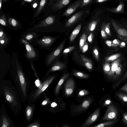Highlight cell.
I'll return each instance as SVG.
<instances>
[{"label": "cell", "mask_w": 127, "mask_h": 127, "mask_svg": "<svg viewBox=\"0 0 127 127\" xmlns=\"http://www.w3.org/2000/svg\"><path fill=\"white\" fill-rule=\"evenodd\" d=\"M107 110L102 119V120H117L119 116V111L116 106L111 104L107 106Z\"/></svg>", "instance_id": "obj_1"}, {"label": "cell", "mask_w": 127, "mask_h": 127, "mask_svg": "<svg viewBox=\"0 0 127 127\" xmlns=\"http://www.w3.org/2000/svg\"><path fill=\"white\" fill-rule=\"evenodd\" d=\"M111 22L118 37L127 43V30L113 19L111 20Z\"/></svg>", "instance_id": "obj_2"}, {"label": "cell", "mask_w": 127, "mask_h": 127, "mask_svg": "<svg viewBox=\"0 0 127 127\" xmlns=\"http://www.w3.org/2000/svg\"><path fill=\"white\" fill-rule=\"evenodd\" d=\"M65 42L64 40L54 51L46 57L45 63L46 65H50L59 55L62 50Z\"/></svg>", "instance_id": "obj_3"}, {"label": "cell", "mask_w": 127, "mask_h": 127, "mask_svg": "<svg viewBox=\"0 0 127 127\" xmlns=\"http://www.w3.org/2000/svg\"><path fill=\"white\" fill-rule=\"evenodd\" d=\"M17 73L20 82V84L23 94L26 96V83L21 65L18 59L16 61Z\"/></svg>", "instance_id": "obj_4"}, {"label": "cell", "mask_w": 127, "mask_h": 127, "mask_svg": "<svg viewBox=\"0 0 127 127\" xmlns=\"http://www.w3.org/2000/svg\"><path fill=\"white\" fill-rule=\"evenodd\" d=\"M55 38L49 36H44L38 39L36 44L41 48H47L52 45L56 40Z\"/></svg>", "instance_id": "obj_5"}, {"label": "cell", "mask_w": 127, "mask_h": 127, "mask_svg": "<svg viewBox=\"0 0 127 127\" xmlns=\"http://www.w3.org/2000/svg\"><path fill=\"white\" fill-rule=\"evenodd\" d=\"M20 43L24 44L25 46L27 51L25 55L26 58L31 59L36 58L37 56L36 51L29 42L25 40L22 39H21Z\"/></svg>", "instance_id": "obj_6"}, {"label": "cell", "mask_w": 127, "mask_h": 127, "mask_svg": "<svg viewBox=\"0 0 127 127\" xmlns=\"http://www.w3.org/2000/svg\"><path fill=\"white\" fill-rule=\"evenodd\" d=\"M123 56L122 55L112 62L110 70L106 75V77L107 79L111 81L118 65L123 60Z\"/></svg>", "instance_id": "obj_7"}, {"label": "cell", "mask_w": 127, "mask_h": 127, "mask_svg": "<svg viewBox=\"0 0 127 127\" xmlns=\"http://www.w3.org/2000/svg\"><path fill=\"white\" fill-rule=\"evenodd\" d=\"M55 77V76H52L48 78L43 82L34 94L33 99H34L38 96L48 87Z\"/></svg>", "instance_id": "obj_8"}, {"label": "cell", "mask_w": 127, "mask_h": 127, "mask_svg": "<svg viewBox=\"0 0 127 127\" xmlns=\"http://www.w3.org/2000/svg\"><path fill=\"white\" fill-rule=\"evenodd\" d=\"M40 36V34H38L37 32L27 31L22 34L21 39L25 40L29 42L34 41L35 42Z\"/></svg>", "instance_id": "obj_9"}, {"label": "cell", "mask_w": 127, "mask_h": 127, "mask_svg": "<svg viewBox=\"0 0 127 127\" xmlns=\"http://www.w3.org/2000/svg\"><path fill=\"white\" fill-rule=\"evenodd\" d=\"M83 0H77L69 6L65 11L62 16H68L71 15L80 6Z\"/></svg>", "instance_id": "obj_10"}, {"label": "cell", "mask_w": 127, "mask_h": 127, "mask_svg": "<svg viewBox=\"0 0 127 127\" xmlns=\"http://www.w3.org/2000/svg\"><path fill=\"white\" fill-rule=\"evenodd\" d=\"M100 112V109H97L82 125V127H87L95 122L98 118Z\"/></svg>", "instance_id": "obj_11"}, {"label": "cell", "mask_w": 127, "mask_h": 127, "mask_svg": "<svg viewBox=\"0 0 127 127\" xmlns=\"http://www.w3.org/2000/svg\"><path fill=\"white\" fill-rule=\"evenodd\" d=\"M121 63L118 66L113 76L111 81V82L117 81L120 79L124 70L126 65V62L122 64Z\"/></svg>", "instance_id": "obj_12"}, {"label": "cell", "mask_w": 127, "mask_h": 127, "mask_svg": "<svg viewBox=\"0 0 127 127\" xmlns=\"http://www.w3.org/2000/svg\"><path fill=\"white\" fill-rule=\"evenodd\" d=\"M92 101V99L88 98L84 100L79 105L77 106L74 109L75 112L77 113L82 112L88 109Z\"/></svg>", "instance_id": "obj_13"}, {"label": "cell", "mask_w": 127, "mask_h": 127, "mask_svg": "<svg viewBox=\"0 0 127 127\" xmlns=\"http://www.w3.org/2000/svg\"><path fill=\"white\" fill-rule=\"evenodd\" d=\"M84 11H81L74 14L67 20L66 23L65 27H68L74 24L81 18Z\"/></svg>", "instance_id": "obj_14"}, {"label": "cell", "mask_w": 127, "mask_h": 127, "mask_svg": "<svg viewBox=\"0 0 127 127\" xmlns=\"http://www.w3.org/2000/svg\"><path fill=\"white\" fill-rule=\"evenodd\" d=\"M75 87V82L73 80L70 79L66 82L64 86L65 94L69 96L73 93Z\"/></svg>", "instance_id": "obj_15"}, {"label": "cell", "mask_w": 127, "mask_h": 127, "mask_svg": "<svg viewBox=\"0 0 127 127\" xmlns=\"http://www.w3.org/2000/svg\"><path fill=\"white\" fill-rule=\"evenodd\" d=\"M9 39L6 32L2 28H0V47H4L7 45Z\"/></svg>", "instance_id": "obj_16"}, {"label": "cell", "mask_w": 127, "mask_h": 127, "mask_svg": "<svg viewBox=\"0 0 127 127\" xmlns=\"http://www.w3.org/2000/svg\"><path fill=\"white\" fill-rule=\"evenodd\" d=\"M71 0H59L54 4L53 9L55 10L61 9L68 5Z\"/></svg>", "instance_id": "obj_17"}, {"label": "cell", "mask_w": 127, "mask_h": 127, "mask_svg": "<svg viewBox=\"0 0 127 127\" xmlns=\"http://www.w3.org/2000/svg\"><path fill=\"white\" fill-rule=\"evenodd\" d=\"M65 66V63L59 61L55 62L50 68L49 72L64 69Z\"/></svg>", "instance_id": "obj_18"}, {"label": "cell", "mask_w": 127, "mask_h": 127, "mask_svg": "<svg viewBox=\"0 0 127 127\" xmlns=\"http://www.w3.org/2000/svg\"><path fill=\"white\" fill-rule=\"evenodd\" d=\"M69 75L68 73L64 74L62 77L58 82L56 87L55 90V93L56 94H58L60 89L64 82Z\"/></svg>", "instance_id": "obj_19"}, {"label": "cell", "mask_w": 127, "mask_h": 127, "mask_svg": "<svg viewBox=\"0 0 127 127\" xmlns=\"http://www.w3.org/2000/svg\"><path fill=\"white\" fill-rule=\"evenodd\" d=\"M124 4L123 2L121 1L117 7L108 9L107 10L114 13H123L124 12Z\"/></svg>", "instance_id": "obj_20"}, {"label": "cell", "mask_w": 127, "mask_h": 127, "mask_svg": "<svg viewBox=\"0 0 127 127\" xmlns=\"http://www.w3.org/2000/svg\"><path fill=\"white\" fill-rule=\"evenodd\" d=\"M81 24L78 25L73 31L70 36V40L71 42L73 41L79 33L81 27Z\"/></svg>", "instance_id": "obj_21"}, {"label": "cell", "mask_w": 127, "mask_h": 127, "mask_svg": "<svg viewBox=\"0 0 127 127\" xmlns=\"http://www.w3.org/2000/svg\"><path fill=\"white\" fill-rule=\"evenodd\" d=\"M118 120L108 121L101 123L94 126L95 127H109L116 124L118 122Z\"/></svg>", "instance_id": "obj_22"}, {"label": "cell", "mask_w": 127, "mask_h": 127, "mask_svg": "<svg viewBox=\"0 0 127 127\" xmlns=\"http://www.w3.org/2000/svg\"><path fill=\"white\" fill-rule=\"evenodd\" d=\"M81 56L86 67L89 70H91L93 68V65L90 60L83 55H81Z\"/></svg>", "instance_id": "obj_23"}, {"label": "cell", "mask_w": 127, "mask_h": 127, "mask_svg": "<svg viewBox=\"0 0 127 127\" xmlns=\"http://www.w3.org/2000/svg\"><path fill=\"white\" fill-rule=\"evenodd\" d=\"M121 53H117L106 57L105 59V62L110 63L116 59L122 56Z\"/></svg>", "instance_id": "obj_24"}, {"label": "cell", "mask_w": 127, "mask_h": 127, "mask_svg": "<svg viewBox=\"0 0 127 127\" xmlns=\"http://www.w3.org/2000/svg\"><path fill=\"white\" fill-rule=\"evenodd\" d=\"M116 95L122 102L127 104V94L118 92L116 93Z\"/></svg>", "instance_id": "obj_25"}, {"label": "cell", "mask_w": 127, "mask_h": 127, "mask_svg": "<svg viewBox=\"0 0 127 127\" xmlns=\"http://www.w3.org/2000/svg\"><path fill=\"white\" fill-rule=\"evenodd\" d=\"M7 100L10 103H14L15 101L13 96L7 89H5L4 91Z\"/></svg>", "instance_id": "obj_26"}, {"label": "cell", "mask_w": 127, "mask_h": 127, "mask_svg": "<svg viewBox=\"0 0 127 127\" xmlns=\"http://www.w3.org/2000/svg\"><path fill=\"white\" fill-rule=\"evenodd\" d=\"M87 37V34L84 32L83 33L79 41V46L81 50H82L83 47L85 43Z\"/></svg>", "instance_id": "obj_27"}, {"label": "cell", "mask_w": 127, "mask_h": 127, "mask_svg": "<svg viewBox=\"0 0 127 127\" xmlns=\"http://www.w3.org/2000/svg\"><path fill=\"white\" fill-rule=\"evenodd\" d=\"M98 22V20L97 19L91 21L88 26V30L91 32L93 31L95 28Z\"/></svg>", "instance_id": "obj_28"}, {"label": "cell", "mask_w": 127, "mask_h": 127, "mask_svg": "<svg viewBox=\"0 0 127 127\" xmlns=\"http://www.w3.org/2000/svg\"><path fill=\"white\" fill-rule=\"evenodd\" d=\"M47 0H41L39 4L35 14V17H36L40 13L46 2Z\"/></svg>", "instance_id": "obj_29"}, {"label": "cell", "mask_w": 127, "mask_h": 127, "mask_svg": "<svg viewBox=\"0 0 127 127\" xmlns=\"http://www.w3.org/2000/svg\"><path fill=\"white\" fill-rule=\"evenodd\" d=\"M72 74L76 77L81 78L85 79L89 77V75L87 74L78 71L74 72L72 73Z\"/></svg>", "instance_id": "obj_30"}, {"label": "cell", "mask_w": 127, "mask_h": 127, "mask_svg": "<svg viewBox=\"0 0 127 127\" xmlns=\"http://www.w3.org/2000/svg\"><path fill=\"white\" fill-rule=\"evenodd\" d=\"M8 22L9 25L14 28H17L19 25L18 22L15 19L12 18H9Z\"/></svg>", "instance_id": "obj_31"}, {"label": "cell", "mask_w": 127, "mask_h": 127, "mask_svg": "<svg viewBox=\"0 0 127 127\" xmlns=\"http://www.w3.org/2000/svg\"><path fill=\"white\" fill-rule=\"evenodd\" d=\"M127 79V70L125 73L121 76L120 79L115 83V85L118 87Z\"/></svg>", "instance_id": "obj_32"}, {"label": "cell", "mask_w": 127, "mask_h": 127, "mask_svg": "<svg viewBox=\"0 0 127 127\" xmlns=\"http://www.w3.org/2000/svg\"><path fill=\"white\" fill-rule=\"evenodd\" d=\"M111 64L109 63L105 62L103 64V68L105 75H106L109 71Z\"/></svg>", "instance_id": "obj_33"}, {"label": "cell", "mask_w": 127, "mask_h": 127, "mask_svg": "<svg viewBox=\"0 0 127 127\" xmlns=\"http://www.w3.org/2000/svg\"><path fill=\"white\" fill-rule=\"evenodd\" d=\"M105 23L102 24L101 28V34L102 37L104 39H107L108 37V35L106 33L105 30Z\"/></svg>", "instance_id": "obj_34"}, {"label": "cell", "mask_w": 127, "mask_h": 127, "mask_svg": "<svg viewBox=\"0 0 127 127\" xmlns=\"http://www.w3.org/2000/svg\"><path fill=\"white\" fill-rule=\"evenodd\" d=\"M93 54L94 57L97 61H98L100 60L99 54L98 51L96 47H95L93 49Z\"/></svg>", "instance_id": "obj_35"}, {"label": "cell", "mask_w": 127, "mask_h": 127, "mask_svg": "<svg viewBox=\"0 0 127 127\" xmlns=\"http://www.w3.org/2000/svg\"><path fill=\"white\" fill-rule=\"evenodd\" d=\"M32 109L29 106H28L26 108V114L28 120H29L30 119L32 113Z\"/></svg>", "instance_id": "obj_36"}, {"label": "cell", "mask_w": 127, "mask_h": 127, "mask_svg": "<svg viewBox=\"0 0 127 127\" xmlns=\"http://www.w3.org/2000/svg\"><path fill=\"white\" fill-rule=\"evenodd\" d=\"M110 26L109 23H108L106 24L105 23V31L109 36H111V34L110 31Z\"/></svg>", "instance_id": "obj_37"}, {"label": "cell", "mask_w": 127, "mask_h": 127, "mask_svg": "<svg viewBox=\"0 0 127 127\" xmlns=\"http://www.w3.org/2000/svg\"><path fill=\"white\" fill-rule=\"evenodd\" d=\"M122 118L123 123L125 125L127 126V112L123 113Z\"/></svg>", "instance_id": "obj_38"}, {"label": "cell", "mask_w": 127, "mask_h": 127, "mask_svg": "<svg viewBox=\"0 0 127 127\" xmlns=\"http://www.w3.org/2000/svg\"><path fill=\"white\" fill-rule=\"evenodd\" d=\"M0 24L3 26H6L7 23L6 19L5 16L3 15H2L1 16L0 19Z\"/></svg>", "instance_id": "obj_39"}, {"label": "cell", "mask_w": 127, "mask_h": 127, "mask_svg": "<svg viewBox=\"0 0 127 127\" xmlns=\"http://www.w3.org/2000/svg\"><path fill=\"white\" fill-rule=\"evenodd\" d=\"M75 47L73 46L65 48L63 51V53L64 54H67L75 49Z\"/></svg>", "instance_id": "obj_40"}, {"label": "cell", "mask_w": 127, "mask_h": 127, "mask_svg": "<svg viewBox=\"0 0 127 127\" xmlns=\"http://www.w3.org/2000/svg\"><path fill=\"white\" fill-rule=\"evenodd\" d=\"M106 44L109 46L113 48L118 47V45L114 43L112 41L107 40L105 41Z\"/></svg>", "instance_id": "obj_41"}, {"label": "cell", "mask_w": 127, "mask_h": 127, "mask_svg": "<svg viewBox=\"0 0 127 127\" xmlns=\"http://www.w3.org/2000/svg\"><path fill=\"white\" fill-rule=\"evenodd\" d=\"M2 127H9V124L8 121L6 118L4 117H3L2 119Z\"/></svg>", "instance_id": "obj_42"}, {"label": "cell", "mask_w": 127, "mask_h": 127, "mask_svg": "<svg viewBox=\"0 0 127 127\" xmlns=\"http://www.w3.org/2000/svg\"><path fill=\"white\" fill-rule=\"evenodd\" d=\"M89 94L88 91L85 89L81 90L79 92L78 96H81L86 95Z\"/></svg>", "instance_id": "obj_43"}, {"label": "cell", "mask_w": 127, "mask_h": 127, "mask_svg": "<svg viewBox=\"0 0 127 127\" xmlns=\"http://www.w3.org/2000/svg\"><path fill=\"white\" fill-rule=\"evenodd\" d=\"M93 0H83L80 5L81 7H83L87 5L91 2Z\"/></svg>", "instance_id": "obj_44"}, {"label": "cell", "mask_w": 127, "mask_h": 127, "mask_svg": "<svg viewBox=\"0 0 127 127\" xmlns=\"http://www.w3.org/2000/svg\"><path fill=\"white\" fill-rule=\"evenodd\" d=\"M119 90L123 92L127 93V82L123 86L120 88Z\"/></svg>", "instance_id": "obj_45"}, {"label": "cell", "mask_w": 127, "mask_h": 127, "mask_svg": "<svg viewBox=\"0 0 127 127\" xmlns=\"http://www.w3.org/2000/svg\"><path fill=\"white\" fill-rule=\"evenodd\" d=\"M112 103V101L111 99H107L104 102L103 104V107L105 106L111 104Z\"/></svg>", "instance_id": "obj_46"}, {"label": "cell", "mask_w": 127, "mask_h": 127, "mask_svg": "<svg viewBox=\"0 0 127 127\" xmlns=\"http://www.w3.org/2000/svg\"><path fill=\"white\" fill-rule=\"evenodd\" d=\"M88 44L87 42L82 47V50L83 53H85L88 49Z\"/></svg>", "instance_id": "obj_47"}, {"label": "cell", "mask_w": 127, "mask_h": 127, "mask_svg": "<svg viewBox=\"0 0 127 127\" xmlns=\"http://www.w3.org/2000/svg\"><path fill=\"white\" fill-rule=\"evenodd\" d=\"M93 34L91 33L90 34L87 38L88 41L90 43H92L93 40Z\"/></svg>", "instance_id": "obj_48"}, {"label": "cell", "mask_w": 127, "mask_h": 127, "mask_svg": "<svg viewBox=\"0 0 127 127\" xmlns=\"http://www.w3.org/2000/svg\"><path fill=\"white\" fill-rule=\"evenodd\" d=\"M39 127V125L37 123H33L28 126V127Z\"/></svg>", "instance_id": "obj_49"}, {"label": "cell", "mask_w": 127, "mask_h": 127, "mask_svg": "<svg viewBox=\"0 0 127 127\" xmlns=\"http://www.w3.org/2000/svg\"><path fill=\"white\" fill-rule=\"evenodd\" d=\"M113 42L114 44H116L119 46H120L121 42H120L117 39H115L114 40Z\"/></svg>", "instance_id": "obj_50"}, {"label": "cell", "mask_w": 127, "mask_h": 127, "mask_svg": "<svg viewBox=\"0 0 127 127\" xmlns=\"http://www.w3.org/2000/svg\"><path fill=\"white\" fill-rule=\"evenodd\" d=\"M125 43L124 42H121L120 46L121 47H123L125 46Z\"/></svg>", "instance_id": "obj_51"}, {"label": "cell", "mask_w": 127, "mask_h": 127, "mask_svg": "<svg viewBox=\"0 0 127 127\" xmlns=\"http://www.w3.org/2000/svg\"><path fill=\"white\" fill-rule=\"evenodd\" d=\"M108 0H96V1L97 2L101 3L105 2Z\"/></svg>", "instance_id": "obj_52"}, {"label": "cell", "mask_w": 127, "mask_h": 127, "mask_svg": "<svg viewBox=\"0 0 127 127\" xmlns=\"http://www.w3.org/2000/svg\"><path fill=\"white\" fill-rule=\"evenodd\" d=\"M57 105V104L55 102L52 103L51 105V106L52 107H56Z\"/></svg>", "instance_id": "obj_53"}, {"label": "cell", "mask_w": 127, "mask_h": 127, "mask_svg": "<svg viewBox=\"0 0 127 127\" xmlns=\"http://www.w3.org/2000/svg\"><path fill=\"white\" fill-rule=\"evenodd\" d=\"M47 103V101L46 100H44L42 103V104L43 105H45Z\"/></svg>", "instance_id": "obj_54"}, {"label": "cell", "mask_w": 127, "mask_h": 127, "mask_svg": "<svg viewBox=\"0 0 127 127\" xmlns=\"http://www.w3.org/2000/svg\"><path fill=\"white\" fill-rule=\"evenodd\" d=\"M37 3H35L33 5V7L34 8H35L37 5Z\"/></svg>", "instance_id": "obj_55"}, {"label": "cell", "mask_w": 127, "mask_h": 127, "mask_svg": "<svg viewBox=\"0 0 127 127\" xmlns=\"http://www.w3.org/2000/svg\"><path fill=\"white\" fill-rule=\"evenodd\" d=\"M62 127H70V126L69 125H64L63 126H62Z\"/></svg>", "instance_id": "obj_56"}, {"label": "cell", "mask_w": 127, "mask_h": 127, "mask_svg": "<svg viewBox=\"0 0 127 127\" xmlns=\"http://www.w3.org/2000/svg\"><path fill=\"white\" fill-rule=\"evenodd\" d=\"M2 1V0H0V10L1 6Z\"/></svg>", "instance_id": "obj_57"}, {"label": "cell", "mask_w": 127, "mask_h": 127, "mask_svg": "<svg viewBox=\"0 0 127 127\" xmlns=\"http://www.w3.org/2000/svg\"><path fill=\"white\" fill-rule=\"evenodd\" d=\"M3 0V2H5L6 1H7V0Z\"/></svg>", "instance_id": "obj_58"}, {"label": "cell", "mask_w": 127, "mask_h": 127, "mask_svg": "<svg viewBox=\"0 0 127 127\" xmlns=\"http://www.w3.org/2000/svg\"><path fill=\"white\" fill-rule=\"evenodd\" d=\"M51 0L52 1H54V0Z\"/></svg>", "instance_id": "obj_59"}]
</instances>
